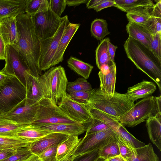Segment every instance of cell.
<instances>
[{"instance_id": "6da1fadb", "label": "cell", "mask_w": 161, "mask_h": 161, "mask_svg": "<svg viewBox=\"0 0 161 161\" xmlns=\"http://www.w3.org/2000/svg\"><path fill=\"white\" fill-rule=\"evenodd\" d=\"M19 40L14 47L27 65L31 73L38 77L42 75L40 69L41 42L31 16L26 13L16 17Z\"/></svg>"}, {"instance_id": "7a4b0ae2", "label": "cell", "mask_w": 161, "mask_h": 161, "mask_svg": "<svg viewBox=\"0 0 161 161\" xmlns=\"http://www.w3.org/2000/svg\"><path fill=\"white\" fill-rule=\"evenodd\" d=\"M124 47L127 57L155 82L161 92V62L149 49L129 36Z\"/></svg>"}, {"instance_id": "3957f363", "label": "cell", "mask_w": 161, "mask_h": 161, "mask_svg": "<svg viewBox=\"0 0 161 161\" xmlns=\"http://www.w3.org/2000/svg\"><path fill=\"white\" fill-rule=\"evenodd\" d=\"M134 103L126 93L115 92L113 95L111 96L98 88L92 89L88 102L84 103L118 121L119 118L133 107Z\"/></svg>"}, {"instance_id": "277c9868", "label": "cell", "mask_w": 161, "mask_h": 161, "mask_svg": "<svg viewBox=\"0 0 161 161\" xmlns=\"http://www.w3.org/2000/svg\"><path fill=\"white\" fill-rule=\"evenodd\" d=\"M150 96L134 103L120 117L119 122L124 126L133 127L150 117L161 114V98Z\"/></svg>"}, {"instance_id": "5b68a950", "label": "cell", "mask_w": 161, "mask_h": 161, "mask_svg": "<svg viewBox=\"0 0 161 161\" xmlns=\"http://www.w3.org/2000/svg\"><path fill=\"white\" fill-rule=\"evenodd\" d=\"M39 79L44 97L55 104L67 93L68 81L64 68L61 65L50 68Z\"/></svg>"}, {"instance_id": "8992f818", "label": "cell", "mask_w": 161, "mask_h": 161, "mask_svg": "<svg viewBox=\"0 0 161 161\" xmlns=\"http://www.w3.org/2000/svg\"><path fill=\"white\" fill-rule=\"evenodd\" d=\"M25 97V87L16 77L9 75L0 87V112L7 113Z\"/></svg>"}, {"instance_id": "52a82bcc", "label": "cell", "mask_w": 161, "mask_h": 161, "mask_svg": "<svg viewBox=\"0 0 161 161\" xmlns=\"http://www.w3.org/2000/svg\"><path fill=\"white\" fill-rule=\"evenodd\" d=\"M75 123H78L69 118L57 104L44 97L38 104L36 114L31 124Z\"/></svg>"}, {"instance_id": "ba28073f", "label": "cell", "mask_w": 161, "mask_h": 161, "mask_svg": "<svg viewBox=\"0 0 161 161\" xmlns=\"http://www.w3.org/2000/svg\"><path fill=\"white\" fill-rule=\"evenodd\" d=\"M64 17L62 23L55 34L50 38L41 41V48L39 66L42 71L47 70L52 67L53 59L59 42L69 22L67 15Z\"/></svg>"}, {"instance_id": "9c48e42d", "label": "cell", "mask_w": 161, "mask_h": 161, "mask_svg": "<svg viewBox=\"0 0 161 161\" xmlns=\"http://www.w3.org/2000/svg\"><path fill=\"white\" fill-rule=\"evenodd\" d=\"M41 41L52 37L62 23L64 17H59L49 8L31 16Z\"/></svg>"}, {"instance_id": "30bf717a", "label": "cell", "mask_w": 161, "mask_h": 161, "mask_svg": "<svg viewBox=\"0 0 161 161\" xmlns=\"http://www.w3.org/2000/svg\"><path fill=\"white\" fill-rule=\"evenodd\" d=\"M5 64L2 69L7 74L16 77L25 87V78L31 73L17 50L10 45L6 46Z\"/></svg>"}, {"instance_id": "8fae6325", "label": "cell", "mask_w": 161, "mask_h": 161, "mask_svg": "<svg viewBox=\"0 0 161 161\" xmlns=\"http://www.w3.org/2000/svg\"><path fill=\"white\" fill-rule=\"evenodd\" d=\"M116 133L114 130L110 129L85 135L80 142L73 156H76L101 148L114 139Z\"/></svg>"}, {"instance_id": "7c38bea8", "label": "cell", "mask_w": 161, "mask_h": 161, "mask_svg": "<svg viewBox=\"0 0 161 161\" xmlns=\"http://www.w3.org/2000/svg\"><path fill=\"white\" fill-rule=\"evenodd\" d=\"M58 106L69 118L78 123L85 125L93 120L84 103L75 101L67 92Z\"/></svg>"}, {"instance_id": "4fadbf2b", "label": "cell", "mask_w": 161, "mask_h": 161, "mask_svg": "<svg viewBox=\"0 0 161 161\" xmlns=\"http://www.w3.org/2000/svg\"><path fill=\"white\" fill-rule=\"evenodd\" d=\"M38 104H33L25 98L9 112L2 115L19 124H31L36 114Z\"/></svg>"}, {"instance_id": "5bb4252c", "label": "cell", "mask_w": 161, "mask_h": 161, "mask_svg": "<svg viewBox=\"0 0 161 161\" xmlns=\"http://www.w3.org/2000/svg\"><path fill=\"white\" fill-rule=\"evenodd\" d=\"M68 135L53 132L30 143L29 148L33 154L38 156L45 150L55 145H58L65 140Z\"/></svg>"}, {"instance_id": "9a60e30c", "label": "cell", "mask_w": 161, "mask_h": 161, "mask_svg": "<svg viewBox=\"0 0 161 161\" xmlns=\"http://www.w3.org/2000/svg\"><path fill=\"white\" fill-rule=\"evenodd\" d=\"M0 36L6 46H15L18 42L16 17H11L0 19Z\"/></svg>"}, {"instance_id": "2e32d148", "label": "cell", "mask_w": 161, "mask_h": 161, "mask_svg": "<svg viewBox=\"0 0 161 161\" xmlns=\"http://www.w3.org/2000/svg\"><path fill=\"white\" fill-rule=\"evenodd\" d=\"M27 0H0V19L25 13Z\"/></svg>"}, {"instance_id": "e0dca14e", "label": "cell", "mask_w": 161, "mask_h": 161, "mask_svg": "<svg viewBox=\"0 0 161 161\" xmlns=\"http://www.w3.org/2000/svg\"><path fill=\"white\" fill-rule=\"evenodd\" d=\"M80 26L79 24L69 23L59 42L53 59L52 67L63 61L66 49Z\"/></svg>"}, {"instance_id": "ac0fdd59", "label": "cell", "mask_w": 161, "mask_h": 161, "mask_svg": "<svg viewBox=\"0 0 161 161\" xmlns=\"http://www.w3.org/2000/svg\"><path fill=\"white\" fill-rule=\"evenodd\" d=\"M25 98L33 104L38 103L44 96L37 77L29 73L25 78Z\"/></svg>"}, {"instance_id": "d6986e66", "label": "cell", "mask_w": 161, "mask_h": 161, "mask_svg": "<svg viewBox=\"0 0 161 161\" xmlns=\"http://www.w3.org/2000/svg\"><path fill=\"white\" fill-rule=\"evenodd\" d=\"M34 125L37 127L47 130L53 132H58L70 136H78L83 134L86 130V126L79 123Z\"/></svg>"}, {"instance_id": "ffe728a7", "label": "cell", "mask_w": 161, "mask_h": 161, "mask_svg": "<svg viewBox=\"0 0 161 161\" xmlns=\"http://www.w3.org/2000/svg\"><path fill=\"white\" fill-rule=\"evenodd\" d=\"M156 89V86L154 83L143 80L129 87L126 94L130 100L134 102L138 99L151 96Z\"/></svg>"}, {"instance_id": "44dd1931", "label": "cell", "mask_w": 161, "mask_h": 161, "mask_svg": "<svg viewBox=\"0 0 161 161\" xmlns=\"http://www.w3.org/2000/svg\"><path fill=\"white\" fill-rule=\"evenodd\" d=\"M52 132L33 125L28 124L24 125L20 128L16 136L31 143Z\"/></svg>"}, {"instance_id": "7402d4cb", "label": "cell", "mask_w": 161, "mask_h": 161, "mask_svg": "<svg viewBox=\"0 0 161 161\" xmlns=\"http://www.w3.org/2000/svg\"><path fill=\"white\" fill-rule=\"evenodd\" d=\"M129 36L139 42L150 50L151 35L142 25L129 22L126 26Z\"/></svg>"}, {"instance_id": "603a6c76", "label": "cell", "mask_w": 161, "mask_h": 161, "mask_svg": "<svg viewBox=\"0 0 161 161\" xmlns=\"http://www.w3.org/2000/svg\"><path fill=\"white\" fill-rule=\"evenodd\" d=\"M146 121V125L150 140L161 151V114L150 117Z\"/></svg>"}, {"instance_id": "cb8c5ba5", "label": "cell", "mask_w": 161, "mask_h": 161, "mask_svg": "<svg viewBox=\"0 0 161 161\" xmlns=\"http://www.w3.org/2000/svg\"><path fill=\"white\" fill-rule=\"evenodd\" d=\"M81 140V139L78 138V136H69L58 146L56 161L73 156Z\"/></svg>"}, {"instance_id": "d4e9b609", "label": "cell", "mask_w": 161, "mask_h": 161, "mask_svg": "<svg viewBox=\"0 0 161 161\" xmlns=\"http://www.w3.org/2000/svg\"><path fill=\"white\" fill-rule=\"evenodd\" d=\"M98 75L100 80V87L102 91L111 96L115 91L116 76V67L115 63L111 67L109 72L106 74L99 71Z\"/></svg>"}, {"instance_id": "484cf974", "label": "cell", "mask_w": 161, "mask_h": 161, "mask_svg": "<svg viewBox=\"0 0 161 161\" xmlns=\"http://www.w3.org/2000/svg\"><path fill=\"white\" fill-rule=\"evenodd\" d=\"M154 6L140 7L127 13L129 22L144 26L152 16Z\"/></svg>"}, {"instance_id": "4316f807", "label": "cell", "mask_w": 161, "mask_h": 161, "mask_svg": "<svg viewBox=\"0 0 161 161\" xmlns=\"http://www.w3.org/2000/svg\"><path fill=\"white\" fill-rule=\"evenodd\" d=\"M68 66L83 78L87 79L93 68L91 65L71 56L67 61Z\"/></svg>"}, {"instance_id": "83f0119b", "label": "cell", "mask_w": 161, "mask_h": 161, "mask_svg": "<svg viewBox=\"0 0 161 161\" xmlns=\"http://www.w3.org/2000/svg\"><path fill=\"white\" fill-rule=\"evenodd\" d=\"M115 7L126 13L137 8L154 5L151 0H114Z\"/></svg>"}, {"instance_id": "f1b7e54d", "label": "cell", "mask_w": 161, "mask_h": 161, "mask_svg": "<svg viewBox=\"0 0 161 161\" xmlns=\"http://www.w3.org/2000/svg\"><path fill=\"white\" fill-rule=\"evenodd\" d=\"M90 31L92 36L100 42L110 34L106 21L101 19H96L92 22Z\"/></svg>"}, {"instance_id": "f546056e", "label": "cell", "mask_w": 161, "mask_h": 161, "mask_svg": "<svg viewBox=\"0 0 161 161\" xmlns=\"http://www.w3.org/2000/svg\"><path fill=\"white\" fill-rule=\"evenodd\" d=\"M0 115V136L16 137V133L23 125Z\"/></svg>"}, {"instance_id": "4dcf8cb0", "label": "cell", "mask_w": 161, "mask_h": 161, "mask_svg": "<svg viewBox=\"0 0 161 161\" xmlns=\"http://www.w3.org/2000/svg\"><path fill=\"white\" fill-rule=\"evenodd\" d=\"M110 38L107 37L100 42L96 50L97 66L100 69L101 66L112 61L108 52V42Z\"/></svg>"}, {"instance_id": "1f68e13d", "label": "cell", "mask_w": 161, "mask_h": 161, "mask_svg": "<svg viewBox=\"0 0 161 161\" xmlns=\"http://www.w3.org/2000/svg\"><path fill=\"white\" fill-rule=\"evenodd\" d=\"M114 139L119 147L120 155L127 161H132L136 154V149L132 147L117 133Z\"/></svg>"}, {"instance_id": "d6a6232c", "label": "cell", "mask_w": 161, "mask_h": 161, "mask_svg": "<svg viewBox=\"0 0 161 161\" xmlns=\"http://www.w3.org/2000/svg\"><path fill=\"white\" fill-rule=\"evenodd\" d=\"M136 156L132 161H159L150 143L136 148Z\"/></svg>"}, {"instance_id": "836d02e7", "label": "cell", "mask_w": 161, "mask_h": 161, "mask_svg": "<svg viewBox=\"0 0 161 161\" xmlns=\"http://www.w3.org/2000/svg\"><path fill=\"white\" fill-rule=\"evenodd\" d=\"M85 104V103H84ZM93 119L99 120L109 126L116 132L120 124L107 115L97 109L89 107L85 104Z\"/></svg>"}, {"instance_id": "e575fe53", "label": "cell", "mask_w": 161, "mask_h": 161, "mask_svg": "<svg viewBox=\"0 0 161 161\" xmlns=\"http://www.w3.org/2000/svg\"><path fill=\"white\" fill-rule=\"evenodd\" d=\"M49 8L48 0H27L25 13L32 16Z\"/></svg>"}, {"instance_id": "d590c367", "label": "cell", "mask_w": 161, "mask_h": 161, "mask_svg": "<svg viewBox=\"0 0 161 161\" xmlns=\"http://www.w3.org/2000/svg\"><path fill=\"white\" fill-rule=\"evenodd\" d=\"M92 90L91 84L83 77L78 78L73 82H68L66 87L68 94L79 91H91Z\"/></svg>"}, {"instance_id": "8d00e7d4", "label": "cell", "mask_w": 161, "mask_h": 161, "mask_svg": "<svg viewBox=\"0 0 161 161\" xmlns=\"http://www.w3.org/2000/svg\"><path fill=\"white\" fill-rule=\"evenodd\" d=\"M120 154L119 147L115 139L98 150L99 157L105 160Z\"/></svg>"}, {"instance_id": "74e56055", "label": "cell", "mask_w": 161, "mask_h": 161, "mask_svg": "<svg viewBox=\"0 0 161 161\" xmlns=\"http://www.w3.org/2000/svg\"><path fill=\"white\" fill-rule=\"evenodd\" d=\"M116 132L134 148L136 149L145 145L144 143L135 138L127 130L124 126L121 125L118 128Z\"/></svg>"}, {"instance_id": "f35d334b", "label": "cell", "mask_w": 161, "mask_h": 161, "mask_svg": "<svg viewBox=\"0 0 161 161\" xmlns=\"http://www.w3.org/2000/svg\"><path fill=\"white\" fill-rule=\"evenodd\" d=\"M143 26L151 36L161 35V17L152 16Z\"/></svg>"}, {"instance_id": "ab89813d", "label": "cell", "mask_w": 161, "mask_h": 161, "mask_svg": "<svg viewBox=\"0 0 161 161\" xmlns=\"http://www.w3.org/2000/svg\"><path fill=\"white\" fill-rule=\"evenodd\" d=\"M32 154L29 146L24 147L17 150L9 157L1 161H22Z\"/></svg>"}, {"instance_id": "60d3db41", "label": "cell", "mask_w": 161, "mask_h": 161, "mask_svg": "<svg viewBox=\"0 0 161 161\" xmlns=\"http://www.w3.org/2000/svg\"><path fill=\"white\" fill-rule=\"evenodd\" d=\"M110 129H111V128L106 124L99 120L93 119V121L87 125L86 127V135L97 132Z\"/></svg>"}, {"instance_id": "b9f144b4", "label": "cell", "mask_w": 161, "mask_h": 161, "mask_svg": "<svg viewBox=\"0 0 161 161\" xmlns=\"http://www.w3.org/2000/svg\"><path fill=\"white\" fill-rule=\"evenodd\" d=\"M150 51L161 62V35L157 34L151 36Z\"/></svg>"}, {"instance_id": "7bdbcfd3", "label": "cell", "mask_w": 161, "mask_h": 161, "mask_svg": "<svg viewBox=\"0 0 161 161\" xmlns=\"http://www.w3.org/2000/svg\"><path fill=\"white\" fill-rule=\"evenodd\" d=\"M49 8L57 16H61L67 5L66 0H48Z\"/></svg>"}, {"instance_id": "ee69618b", "label": "cell", "mask_w": 161, "mask_h": 161, "mask_svg": "<svg viewBox=\"0 0 161 161\" xmlns=\"http://www.w3.org/2000/svg\"><path fill=\"white\" fill-rule=\"evenodd\" d=\"M58 145L53 146L44 151L39 156L41 159L42 161H56L57 149Z\"/></svg>"}, {"instance_id": "f6af8a7d", "label": "cell", "mask_w": 161, "mask_h": 161, "mask_svg": "<svg viewBox=\"0 0 161 161\" xmlns=\"http://www.w3.org/2000/svg\"><path fill=\"white\" fill-rule=\"evenodd\" d=\"M98 150L74 156L72 161H96L99 158Z\"/></svg>"}, {"instance_id": "bcb514c9", "label": "cell", "mask_w": 161, "mask_h": 161, "mask_svg": "<svg viewBox=\"0 0 161 161\" xmlns=\"http://www.w3.org/2000/svg\"><path fill=\"white\" fill-rule=\"evenodd\" d=\"M91 91H79L68 94L73 100L78 102L85 103L89 99Z\"/></svg>"}, {"instance_id": "7dc6e473", "label": "cell", "mask_w": 161, "mask_h": 161, "mask_svg": "<svg viewBox=\"0 0 161 161\" xmlns=\"http://www.w3.org/2000/svg\"><path fill=\"white\" fill-rule=\"evenodd\" d=\"M111 7H115L114 0H103L100 4L95 7L94 9L98 12L103 9Z\"/></svg>"}, {"instance_id": "c3c4849f", "label": "cell", "mask_w": 161, "mask_h": 161, "mask_svg": "<svg viewBox=\"0 0 161 161\" xmlns=\"http://www.w3.org/2000/svg\"><path fill=\"white\" fill-rule=\"evenodd\" d=\"M108 52L111 60L114 62V56L116 50L118 48L117 46L113 45L110 42L109 39L108 42Z\"/></svg>"}, {"instance_id": "681fc988", "label": "cell", "mask_w": 161, "mask_h": 161, "mask_svg": "<svg viewBox=\"0 0 161 161\" xmlns=\"http://www.w3.org/2000/svg\"><path fill=\"white\" fill-rule=\"evenodd\" d=\"M6 45L0 36V60H4L6 58Z\"/></svg>"}, {"instance_id": "f907efd6", "label": "cell", "mask_w": 161, "mask_h": 161, "mask_svg": "<svg viewBox=\"0 0 161 161\" xmlns=\"http://www.w3.org/2000/svg\"><path fill=\"white\" fill-rule=\"evenodd\" d=\"M88 0H66V4L69 6H75L81 4L87 3Z\"/></svg>"}, {"instance_id": "816d5d0a", "label": "cell", "mask_w": 161, "mask_h": 161, "mask_svg": "<svg viewBox=\"0 0 161 161\" xmlns=\"http://www.w3.org/2000/svg\"><path fill=\"white\" fill-rule=\"evenodd\" d=\"M103 0H89L86 3V7L88 9H94L100 4Z\"/></svg>"}, {"instance_id": "f5cc1de1", "label": "cell", "mask_w": 161, "mask_h": 161, "mask_svg": "<svg viewBox=\"0 0 161 161\" xmlns=\"http://www.w3.org/2000/svg\"><path fill=\"white\" fill-rule=\"evenodd\" d=\"M9 76L2 69L0 70V87L4 85Z\"/></svg>"}, {"instance_id": "db71d44e", "label": "cell", "mask_w": 161, "mask_h": 161, "mask_svg": "<svg viewBox=\"0 0 161 161\" xmlns=\"http://www.w3.org/2000/svg\"><path fill=\"white\" fill-rule=\"evenodd\" d=\"M16 151H11L0 152V161L8 157Z\"/></svg>"}, {"instance_id": "11a10c76", "label": "cell", "mask_w": 161, "mask_h": 161, "mask_svg": "<svg viewBox=\"0 0 161 161\" xmlns=\"http://www.w3.org/2000/svg\"><path fill=\"white\" fill-rule=\"evenodd\" d=\"M22 161H42L38 156L32 153L28 158Z\"/></svg>"}, {"instance_id": "9f6ffc18", "label": "cell", "mask_w": 161, "mask_h": 161, "mask_svg": "<svg viewBox=\"0 0 161 161\" xmlns=\"http://www.w3.org/2000/svg\"><path fill=\"white\" fill-rule=\"evenodd\" d=\"M105 161H127L120 154L105 160Z\"/></svg>"}, {"instance_id": "6f0895ef", "label": "cell", "mask_w": 161, "mask_h": 161, "mask_svg": "<svg viewBox=\"0 0 161 161\" xmlns=\"http://www.w3.org/2000/svg\"><path fill=\"white\" fill-rule=\"evenodd\" d=\"M73 157L74 156H72L70 157L64 159H62L59 161H72Z\"/></svg>"}, {"instance_id": "680465c9", "label": "cell", "mask_w": 161, "mask_h": 161, "mask_svg": "<svg viewBox=\"0 0 161 161\" xmlns=\"http://www.w3.org/2000/svg\"><path fill=\"white\" fill-rule=\"evenodd\" d=\"M96 161H105V160L103 158L99 157Z\"/></svg>"}, {"instance_id": "91938a15", "label": "cell", "mask_w": 161, "mask_h": 161, "mask_svg": "<svg viewBox=\"0 0 161 161\" xmlns=\"http://www.w3.org/2000/svg\"><path fill=\"white\" fill-rule=\"evenodd\" d=\"M3 114L0 112V115H2Z\"/></svg>"}, {"instance_id": "94428289", "label": "cell", "mask_w": 161, "mask_h": 161, "mask_svg": "<svg viewBox=\"0 0 161 161\" xmlns=\"http://www.w3.org/2000/svg\"></svg>"}]
</instances>
